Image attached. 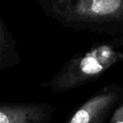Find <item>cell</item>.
I'll return each mask as SVG.
<instances>
[{"label": "cell", "instance_id": "6da1fadb", "mask_svg": "<svg viewBox=\"0 0 123 123\" xmlns=\"http://www.w3.org/2000/svg\"><path fill=\"white\" fill-rule=\"evenodd\" d=\"M37 4L64 28L123 37V0H37Z\"/></svg>", "mask_w": 123, "mask_h": 123}, {"label": "cell", "instance_id": "7a4b0ae2", "mask_svg": "<svg viewBox=\"0 0 123 123\" xmlns=\"http://www.w3.org/2000/svg\"><path fill=\"white\" fill-rule=\"evenodd\" d=\"M123 37L94 43L87 50L73 55L40 87L62 93L93 83L111 67L123 62Z\"/></svg>", "mask_w": 123, "mask_h": 123}, {"label": "cell", "instance_id": "3957f363", "mask_svg": "<svg viewBox=\"0 0 123 123\" xmlns=\"http://www.w3.org/2000/svg\"><path fill=\"white\" fill-rule=\"evenodd\" d=\"M123 98V86L111 83L101 86L84 101L65 123H107L111 111Z\"/></svg>", "mask_w": 123, "mask_h": 123}, {"label": "cell", "instance_id": "277c9868", "mask_svg": "<svg viewBox=\"0 0 123 123\" xmlns=\"http://www.w3.org/2000/svg\"><path fill=\"white\" fill-rule=\"evenodd\" d=\"M57 110L47 102L0 103V123H49Z\"/></svg>", "mask_w": 123, "mask_h": 123}, {"label": "cell", "instance_id": "5b68a950", "mask_svg": "<svg viewBox=\"0 0 123 123\" xmlns=\"http://www.w3.org/2000/svg\"><path fill=\"white\" fill-rule=\"evenodd\" d=\"M20 62L16 39L0 16V72L11 69Z\"/></svg>", "mask_w": 123, "mask_h": 123}, {"label": "cell", "instance_id": "8992f818", "mask_svg": "<svg viewBox=\"0 0 123 123\" xmlns=\"http://www.w3.org/2000/svg\"><path fill=\"white\" fill-rule=\"evenodd\" d=\"M107 123H123V98L114 107Z\"/></svg>", "mask_w": 123, "mask_h": 123}]
</instances>
